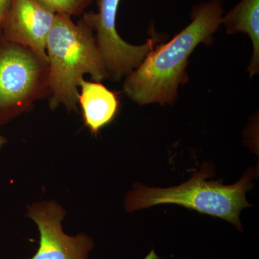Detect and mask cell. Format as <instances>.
I'll use <instances>...</instances> for the list:
<instances>
[{
    "label": "cell",
    "mask_w": 259,
    "mask_h": 259,
    "mask_svg": "<svg viewBox=\"0 0 259 259\" xmlns=\"http://www.w3.org/2000/svg\"><path fill=\"white\" fill-rule=\"evenodd\" d=\"M28 217L40 232L38 250L31 259H88L95 243L87 235L69 236L61 222L66 212L56 202H36L28 207Z\"/></svg>",
    "instance_id": "8992f818"
},
{
    "label": "cell",
    "mask_w": 259,
    "mask_h": 259,
    "mask_svg": "<svg viewBox=\"0 0 259 259\" xmlns=\"http://www.w3.org/2000/svg\"><path fill=\"white\" fill-rule=\"evenodd\" d=\"M56 15L37 0H13L2 28L8 42L28 48L48 61L47 38Z\"/></svg>",
    "instance_id": "52a82bcc"
},
{
    "label": "cell",
    "mask_w": 259,
    "mask_h": 259,
    "mask_svg": "<svg viewBox=\"0 0 259 259\" xmlns=\"http://www.w3.org/2000/svg\"><path fill=\"white\" fill-rule=\"evenodd\" d=\"M49 97V65L28 48L8 42L0 47V125Z\"/></svg>",
    "instance_id": "277c9868"
},
{
    "label": "cell",
    "mask_w": 259,
    "mask_h": 259,
    "mask_svg": "<svg viewBox=\"0 0 259 259\" xmlns=\"http://www.w3.org/2000/svg\"><path fill=\"white\" fill-rule=\"evenodd\" d=\"M48 10L56 15L68 16H79L84 13L85 10L93 0H37Z\"/></svg>",
    "instance_id": "30bf717a"
},
{
    "label": "cell",
    "mask_w": 259,
    "mask_h": 259,
    "mask_svg": "<svg viewBox=\"0 0 259 259\" xmlns=\"http://www.w3.org/2000/svg\"><path fill=\"white\" fill-rule=\"evenodd\" d=\"M7 143V140L5 137L0 135V148L3 147V146Z\"/></svg>",
    "instance_id": "7c38bea8"
},
{
    "label": "cell",
    "mask_w": 259,
    "mask_h": 259,
    "mask_svg": "<svg viewBox=\"0 0 259 259\" xmlns=\"http://www.w3.org/2000/svg\"><path fill=\"white\" fill-rule=\"evenodd\" d=\"M46 51L52 110L61 105L69 111L77 110L78 82L83 75L99 82L109 78L95 34L82 18L76 23L71 17L56 15Z\"/></svg>",
    "instance_id": "7a4b0ae2"
},
{
    "label": "cell",
    "mask_w": 259,
    "mask_h": 259,
    "mask_svg": "<svg viewBox=\"0 0 259 259\" xmlns=\"http://www.w3.org/2000/svg\"><path fill=\"white\" fill-rule=\"evenodd\" d=\"M228 34L244 32L249 36L253 47V56L248 71L250 76L259 70V0H241L226 15L222 23Z\"/></svg>",
    "instance_id": "9c48e42d"
},
{
    "label": "cell",
    "mask_w": 259,
    "mask_h": 259,
    "mask_svg": "<svg viewBox=\"0 0 259 259\" xmlns=\"http://www.w3.org/2000/svg\"><path fill=\"white\" fill-rule=\"evenodd\" d=\"M81 92L78 104L82 111L85 125L93 135L115 120L120 110L117 94L99 81H89L81 78L78 82Z\"/></svg>",
    "instance_id": "ba28073f"
},
{
    "label": "cell",
    "mask_w": 259,
    "mask_h": 259,
    "mask_svg": "<svg viewBox=\"0 0 259 259\" xmlns=\"http://www.w3.org/2000/svg\"><path fill=\"white\" fill-rule=\"evenodd\" d=\"M223 3L209 0L194 8L192 21L170 41L153 49L126 77L124 92L139 105L172 104L187 82L188 59L201 42L209 41L222 23Z\"/></svg>",
    "instance_id": "6da1fadb"
},
{
    "label": "cell",
    "mask_w": 259,
    "mask_h": 259,
    "mask_svg": "<svg viewBox=\"0 0 259 259\" xmlns=\"http://www.w3.org/2000/svg\"><path fill=\"white\" fill-rule=\"evenodd\" d=\"M212 175V167L204 163L190 180L177 187L152 188L135 185L134 190L126 197L125 209L132 212L158 204H178L202 214L222 218L242 231L240 213L250 205L245 194L253 186V172H248L232 185H224L221 181H207Z\"/></svg>",
    "instance_id": "3957f363"
},
{
    "label": "cell",
    "mask_w": 259,
    "mask_h": 259,
    "mask_svg": "<svg viewBox=\"0 0 259 259\" xmlns=\"http://www.w3.org/2000/svg\"><path fill=\"white\" fill-rule=\"evenodd\" d=\"M120 0H97V12H88L82 18L95 34V40L109 78L127 77L141 64L156 44L153 36L146 44L134 46L119 35L116 26Z\"/></svg>",
    "instance_id": "5b68a950"
},
{
    "label": "cell",
    "mask_w": 259,
    "mask_h": 259,
    "mask_svg": "<svg viewBox=\"0 0 259 259\" xmlns=\"http://www.w3.org/2000/svg\"><path fill=\"white\" fill-rule=\"evenodd\" d=\"M13 0H0V30Z\"/></svg>",
    "instance_id": "8fae6325"
}]
</instances>
